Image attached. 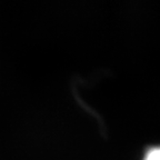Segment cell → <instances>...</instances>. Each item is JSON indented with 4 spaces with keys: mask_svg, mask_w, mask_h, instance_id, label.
Here are the masks:
<instances>
[{
    "mask_svg": "<svg viewBox=\"0 0 160 160\" xmlns=\"http://www.w3.org/2000/svg\"><path fill=\"white\" fill-rule=\"evenodd\" d=\"M143 160H160V147L149 150Z\"/></svg>",
    "mask_w": 160,
    "mask_h": 160,
    "instance_id": "1",
    "label": "cell"
}]
</instances>
